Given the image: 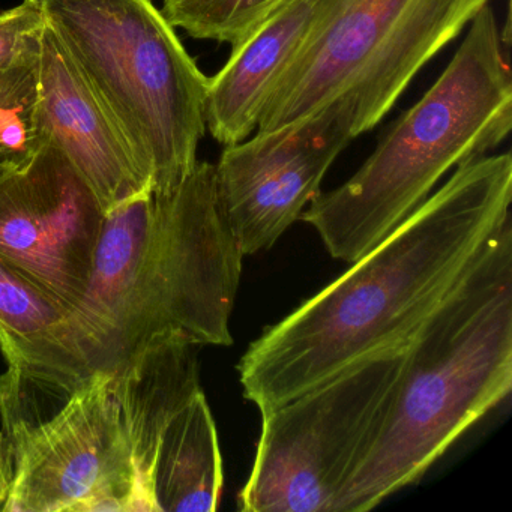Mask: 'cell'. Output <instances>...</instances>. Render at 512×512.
Segmentation results:
<instances>
[{
	"instance_id": "cell-11",
	"label": "cell",
	"mask_w": 512,
	"mask_h": 512,
	"mask_svg": "<svg viewBox=\"0 0 512 512\" xmlns=\"http://www.w3.org/2000/svg\"><path fill=\"white\" fill-rule=\"evenodd\" d=\"M35 125L79 173L106 214L152 191V181L112 116L44 22L37 61Z\"/></svg>"
},
{
	"instance_id": "cell-8",
	"label": "cell",
	"mask_w": 512,
	"mask_h": 512,
	"mask_svg": "<svg viewBox=\"0 0 512 512\" xmlns=\"http://www.w3.org/2000/svg\"><path fill=\"white\" fill-rule=\"evenodd\" d=\"M403 346L367 356L262 415L245 512H334L373 442L400 374Z\"/></svg>"
},
{
	"instance_id": "cell-20",
	"label": "cell",
	"mask_w": 512,
	"mask_h": 512,
	"mask_svg": "<svg viewBox=\"0 0 512 512\" xmlns=\"http://www.w3.org/2000/svg\"><path fill=\"white\" fill-rule=\"evenodd\" d=\"M22 166V164H0V179L7 176L11 170L16 169V167Z\"/></svg>"
},
{
	"instance_id": "cell-14",
	"label": "cell",
	"mask_w": 512,
	"mask_h": 512,
	"mask_svg": "<svg viewBox=\"0 0 512 512\" xmlns=\"http://www.w3.org/2000/svg\"><path fill=\"white\" fill-rule=\"evenodd\" d=\"M223 485L217 427L202 391L164 431L152 472L154 512L215 511Z\"/></svg>"
},
{
	"instance_id": "cell-6",
	"label": "cell",
	"mask_w": 512,
	"mask_h": 512,
	"mask_svg": "<svg viewBox=\"0 0 512 512\" xmlns=\"http://www.w3.org/2000/svg\"><path fill=\"white\" fill-rule=\"evenodd\" d=\"M491 0H335L281 73L257 131L298 124L328 106L353 137L373 130L416 74Z\"/></svg>"
},
{
	"instance_id": "cell-17",
	"label": "cell",
	"mask_w": 512,
	"mask_h": 512,
	"mask_svg": "<svg viewBox=\"0 0 512 512\" xmlns=\"http://www.w3.org/2000/svg\"><path fill=\"white\" fill-rule=\"evenodd\" d=\"M64 316V308L0 260V337L32 340Z\"/></svg>"
},
{
	"instance_id": "cell-16",
	"label": "cell",
	"mask_w": 512,
	"mask_h": 512,
	"mask_svg": "<svg viewBox=\"0 0 512 512\" xmlns=\"http://www.w3.org/2000/svg\"><path fill=\"white\" fill-rule=\"evenodd\" d=\"M37 61L38 53L0 68V164L26 163L44 146L35 125Z\"/></svg>"
},
{
	"instance_id": "cell-1",
	"label": "cell",
	"mask_w": 512,
	"mask_h": 512,
	"mask_svg": "<svg viewBox=\"0 0 512 512\" xmlns=\"http://www.w3.org/2000/svg\"><path fill=\"white\" fill-rule=\"evenodd\" d=\"M242 257L215 164L197 161L175 190L106 214L82 299L40 337H0V352L7 365L77 389L163 341L230 346Z\"/></svg>"
},
{
	"instance_id": "cell-10",
	"label": "cell",
	"mask_w": 512,
	"mask_h": 512,
	"mask_svg": "<svg viewBox=\"0 0 512 512\" xmlns=\"http://www.w3.org/2000/svg\"><path fill=\"white\" fill-rule=\"evenodd\" d=\"M353 139L349 116L328 106L298 124L224 146L215 164L218 197L244 256L268 250L301 218Z\"/></svg>"
},
{
	"instance_id": "cell-19",
	"label": "cell",
	"mask_w": 512,
	"mask_h": 512,
	"mask_svg": "<svg viewBox=\"0 0 512 512\" xmlns=\"http://www.w3.org/2000/svg\"><path fill=\"white\" fill-rule=\"evenodd\" d=\"M10 485V466H8L4 445H2V439H0V512L4 511L5 503H7L8 494H10Z\"/></svg>"
},
{
	"instance_id": "cell-9",
	"label": "cell",
	"mask_w": 512,
	"mask_h": 512,
	"mask_svg": "<svg viewBox=\"0 0 512 512\" xmlns=\"http://www.w3.org/2000/svg\"><path fill=\"white\" fill-rule=\"evenodd\" d=\"M106 212L52 145L0 179V260L65 314L85 295Z\"/></svg>"
},
{
	"instance_id": "cell-3",
	"label": "cell",
	"mask_w": 512,
	"mask_h": 512,
	"mask_svg": "<svg viewBox=\"0 0 512 512\" xmlns=\"http://www.w3.org/2000/svg\"><path fill=\"white\" fill-rule=\"evenodd\" d=\"M512 386V223L406 343L391 403L334 512H364L419 481Z\"/></svg>"
},
{
	"instance_id": "cell-4",
	"label": "cell",
	"mask_w": 512,
	"mask_h": 512,
	"mask_svg": "<svg viewBox=\"0 0 512 512\" xmlns=\"http://www.w3.org/2000/svg\"><path fill=\"white\" fill-rule=\"evenodd\" d=\"M439 79L395 121L358 172L319 193L304 214L334 259L353 263L385 239L460 164L511 133L512 76L505 37L485 5Z\"/></svg>"
},
{
	"instance_id": "cell-5",
	"label": "cell",
	"mask_w": 512,
	"mask_h": 512,
	"mask_svg": "<svg viewBox=\"0 0 512 512\" xmlns=\"http://www.w3.org/2000/svg\"><path fill=\"white\" fill-rule=\"evenodd\" d=\"M155 194L175 190L196 166L206 133L209 79L152 0H37Z\"/></svg>"
},
{
	"instance_id": "cell-13",
	"label": "cell",
	"mask_w": 512,
	"mask_h": 512,
	"mask_svg": "<svg viewBox=\"0 0 512 512\" xmlns=\"http://www.w3.org/2000/svg\"><path fill=\"white\" fill-rule=\"evenodd\" d=\"M196 344L167 340L110 374L113 398L136 479V512H154L155 458L173 416L199 392Z\"/></svg>"
},
{
	"instance_id": "cell-7",
	"label": "cell",
	"mask_w": 512,
	"mask_h": 512,
	"mask_svg": "<svg viewBox=\"0 0 512 512\" xmlns=\"http://www.w3.org/2000/svg\"><path fill=\"white\" fill-rule=\"evenodd\" d=\"M0 422L11 475L2 512H136L112 377L67 389L8 367Z\"/></svg>"
},
{
	"instance_id": "cell-2",
	"label": "cell",
	"mask_w": 512,
	"mask_h": 512,
	"mask_svg": "<svg viewBox=\"0 0 512 512\" xmlns=\"http://www.w3.org/2000/svg\"><path fill=\"white\" fill-rule=\"evenodd\" d=\"M509 152L473 158L239 362L262 415L374 353L403 346L511 220Z\"/></svg>"
},
{
	"instance_id": "cell-15",
	"label": "cell",
	"mask_w": 512,
	"mask_h": 512,
	"mask_svg": "<svg viewBox=\"0 0 512 512\" xmlns=\"http://www.w3.org/2000/svg\"><path fill=\"white\" fill-rule=\"evenodd\" d=\"M286 0H164L161 13L173 28L196 40L235 47L259 29Z\"/></svg>"
},
{
	"instance_id": "cell-18",
	"label": "cell",
	"mask_w": 512,
	"mask_h": 512,
	"mask_svg": "<svg viewBox=\"0 0 512 512\" xmlns=\"http://www.w3.org/2000/svg\"><path fill=\"white\" fill-rule=\"evenodd\" d=\"M44 17L37 0L0 11V68L37 55Z\"/></svg>"
},
{
	"instance_id": "cell-12",
	"label": "cell",
	"mask_w": 512,
	"mask_h": 512,
	"mask_svg": "<svg viewBox=\"0 0 512 512\" xmlns=\"http://www.w3.org/2000/svg\"><path fill=\"white\" fill-rule=\"evenodd\" d=\"M335 0H286L257 31L232 47L227 64L209 79L206 128L223 146L244 142L287 65Z\"/></svg>"
}]
</instances>
